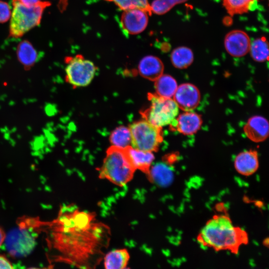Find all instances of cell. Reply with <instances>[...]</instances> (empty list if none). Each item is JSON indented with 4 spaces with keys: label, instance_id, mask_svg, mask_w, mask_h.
Segmentation results:
<instances>
[{
    "label": "cell",
    "instance_id": "ffe728a7",
    "mask_svg": "<svg viewBox=\"0 0 269 269\" xmlns=\"http://www.w3.org/2000/svg\"><path fill=\"white\" fill-rule=\"evenodd\" d=\"M170 59L173 65L176 68L185 69L192 63L194 60L193 53L187 47L180 46L172 51Z\"/></svg>",
    "mask_w": 269,
    "mask_h": 269
},
{
    "label": "cell",
    "instance_id": "52a82bcc",
    "mask_svg": "<svg viewBox=\"0 0 269 269\" xmlns=\"http://www.w3.org/2000/svg\"><path fill=\"white\" fill-rule=\"evenodd\" d=\"M65 80L73 88L88 86L93 80L97 70L95 64L82 55L65 58Z\"/></svg>",
    "mask_w": 269,
    "mask_h": 269
},
{
    "label": "cell",
    "instance_id": "30bf717a",
    "mask_svg": "<svg viewBox=\"0 0 269 269\" xmlns=\"http://www.w3.org/2000/svg\"><path fill=\"white\" fill-rule=\"evenodd\" d=\"M173 99L179 109L183 111H192L199 104L201 95L195 85L186 83L178 86Z\"/></svg>",
    "mask_w": 269,
    "mask_h": 269
},
{
    "label": "cell",
    "instance_id": "cb8c5ba5",
    "mask_svg": "<svg viewBox=\"0 0 269 269\" xmlns=\"http://www.w3.org/2000/svg\"><path fill=\"white\" fill-rule=\"evenodd\" d=\"M228 13L233 16L247 12L254 0H222Z\"/></svg>",
    "mask_w": 269,
    "mask_h": 269
},
{
    "label": "cell",
    "instance_id": "ac0fdd59",
    "mask_svg": "<svg viewBox=\"0 0 269 269\" xmlns=\"http://www.w3.org/2000/svg\"><path fill=\"white\" fill-rule=\"evenodd\" d=\"M130 255L126 249H116L107 253L104 257V265L106 269L127 268Z\"/></svg>",
    "mask_w": 269,
    "mask_h": 269
},
{
    "label": "cell",
    "instance_id": "5b68a950",
    "mask_svg": "<svg viewBox=\"0 0 269 269\" xmlns=\"http://www.w3.org/2000/svg\"><path fill=\"white\" fill-rule=\"evenodd\" d=\"M148 99L150 106L141 114L144 120L151 124L162 128L169 125L178 115L179 109L173 98L149 93Z\"/></svg>",
    "mask_w": 269,
    "mask_h": 269
},
{
    "label": "cell",
    "instance_id": "277c9868",
    "mask_svg": "<svg viewBox=\"0 0 269 269\" xmlns=\"http://www.w3.org/2000/svg\"><path fill=\"white\" fill-rule=\"evenodd\" d=\"M99 171V178L123 186L133 178L135 170L130 163L124 149L111 146Z\"/></svg>",
    "mask_w": 269,
    "mask_h": 269
},
{
    "label": "cell",
    "instance_id": "ba28073f",
    "mask_svg": "<svg viewBox=\"0 0 269 269\" xmlns=\"http://www.w3.org/2000/svg\"><path fill=\"white\" fill-rule=\"evenodd\" d=\"M123 11L120 22L123 30L127 34H137L146 28L148 22L149 14L147 11L138 8Z\"/></svg>",
    "mask_w": 269,
    "mask_h": 269
},
{
    "label": "cell",
    "instance_id": "44dd1931",
    "mask_svg": "<svg viewBox=\"0 0 269 269\" xmlns=\"http://www.w3.org/2000/svg\"><path fill=\"white\" fill-rule=\"evenodd\" d=\"M19 61L25 69L32 66L37 59V53L32 45L27 41L21 42L17 48Z\"/></svg>",
    "mask_w": 269,
    "mask_h": 269
},
{
    "label": "cell",
    "instance_id": "d6986e66",
    "mask_svg": "<svg viewBox=\"0 0 269 269\" xmlns=\"http://www.w3.org/2000/svg\"><path fill=\"white\" fill-rule=\"evenodd\" d=\"M154 82L157 95L166 98H173L178 84L172 76L163 74Z\"/></svg>",
    "mask_w": 269,
    "mask_h": 269
},
{
    "label": "cell",
    "instance_id": "e0dca14e",
    "mask_svg": "<svg viewBox=\"0 0 269 269\" xmlns=\"http://www.w3.org/2000/svg\"><path fill=\"white\" fill-rule=\"evenodd\" d=\"M147 177L150 182L161 187H166L172 183L174 174L169 165L159 162L151 166Z\"/></svg>",
    "mask_w": 269,
    "mask_h": 269
},
{
    "label": "cell",
    "instance_id": "4dcf8cb0",
    "mask_svg": "<svg viewBox=\"0 0 269 269\" xmlns=\"http://www.w3.org/2000/svg\"><path fill=\"white\" fill-rule=\"evenodd\" d=\"M24 4L27 5H32L39 2L40 0H21Z\"/></svg>",
    "mask_w": 269,
    "mask_h": 269
},
{
    "label": "cell",
    "instance_id": "83f0119b",
    "mask_svg": "<svg viewBox=\"0 0 269 269\" xmlns=\"http://www.w3.org/2000/svg\"><path fill=\"white\" fill-rule=\"evenodd\" d=\"M113 1L123 10L132 8L133 0H113Z\"/></svg>",
    "mask_w": 269,
    "mask_h": 269
},
{
    "label": "cell",
    "instance_id": "7402d4cb",
    "mask_svg": "<svg viewBox=\"0 0 269 269\" xmlns=\"http://www.w3.org/2000/svg\"><path fill=\"white\" fill-rule=\"evenodd\" d=\"M110 140L112 146L125 149L131 146V136L129 128L124 126L115 129L111 133Z\"/></svg>",
    "mask_w": 269,
    "mask_h": 269
},
{
    "label": "cell",
    "instance_id": "1f68e13d",
    "mask_svg": "<svg viewBox=\"0 0 269 269\" xmlns=\"http://www.w3.org/2000/svg\"><path fill=\"white\" fill-rule=\"evenodd\" d=\"M107 0V1H113V0Z\"/></svg>",
    "mask_w": 269,
    "mask_h": 269
},
{
    "label": "cell",
    "instance_id": "7c38bea8",
    "mask_svg": "<svg viewBox=\"0 0 269 269\" xmlns=\"http://www.w3.org/2000/svg\"><path fill=\"white\" fill-rule=\"evenodd\" d=\"M202 124L201 116L192 111H184L178 115L169 125L171 130L184 135H190L196 134Z\"/></svg>",
    "mask_w": 269,
    "mask_h": 269
},
{
    "label": "cell",
    "instance_id": "6da1fadb",
    "mask_svg": "<svg viewBox=\"0 0 269 269\" xmlns=\"http://www.w3.org/2000/svg\"><path fill=\"white\" fill-rule=\"evenodd\" d=\"M62 213L58 235L61 251L69 263L78 268H95L109 246L110 227L98 221L95 213L75 205L66 207Z\"/></svg>",
    "mask_w": 269,
    "mask_h": 269
},
{
    "label": "cell",
    "instance_id": "5bb4252c",
    "mask_svg": "<svg viewBox=\"0 0 269 269\" xmlns=\"http://www.w3.org/2000/svg\"><path fill=\"white\" fill-rule=\"evenodd\" d=\"M259 166L258 152L255 150H246L239 153L234 159L236 170L244 176L254 174Z\"/></svg>",
    "mask_w": 269,
    "mask_h": 269
},
{
    "label": "cell",
    "instance_id": "8fae6325",
    "mask_svg": "<svg viewBox=\"0 0 269 269\" xmlns=\"http://www.w3.org/2000/svg\"><path fill=\"white\" fill-rule=\"evenodd\" d=\"M251 41L248 35L244 31L234 30L225 36L224 45L227 52L231 56L240 57L250 51Z\"/></svg>",
    "mask_w": 269,
    "mask_h": 269
},
{
    "label": "cell",
    "instance_id": "2e32d148",
    "mask_svg": "<svg viewBox=\"0 0 269 269\" xmlns=\"http://www.w3.org/2000/svg\"><path fill=\"white\" fill-rule=\"evenodd\" d=\"M164 65L161 60L153 55L142 58L138 66V71L143 78L152 81H155L163 74Z\"/></svg>",
    "mask_w": 269,
    "mask_h": 269
},
{
    "label": "cell",
    "instance_id": "7a4b0ae2",
    "mask_svg": "<svg viewBox=\"0 0 269 269\" xmlns=\"http://www.w3.org/2000/svg\"><path fill=\"white\" fill-rule=\"evenodd\" d=\"M198 242L202 246L216 251H229L238 254L242 245L248 243L247 233L235 226L226 214L214 215L208 221L197 236Z\"/></svg>",
    "mask_w": 269,
    "mask_h": 269
},
{
    "label": "cell",
    "instance_id": "3957f363",
    "mask_svg": "<svg viewBox=\"0 0 269 269\" xmlns=\"http://www.w3.org/2000/svg\"><path fill=\"white\" fill-rule=\"evenodd\" d=\"M50 5L48 1H41L27 5L21 0H12L10 15L9 34L19 38L39 24L44 10Z\"/></svg>",
    "mask_w": 269,
    "mask_h": 269
},
{
    "label": "cell",
    "instance_id": "f1b7e54d",
    "mask_svg": "<svg viewBox=\"0 0 269 269\" xmlns=\"http://www.w3.org/2000/svg\"><path fill=\"white\" fill-rule=\"evenodd\" d=\"M11 263L4 256L0 255V269H13Z\"/></svg>",
    "mask_w": 269,
    "mask_h": 269
},
{
    "label": "cell",
    "instance_id": "484cf974",
    "mask_svg": "<svg viewBox=\"0 0 269 269\" xmlns=\"http://www.w3.org/2000/svg\"><path fill=\"white\" fill-rule=\"evenodd\" d=\"M11 13L9 5L5 2L0 1V23L7 21L10 17Z\"/></svg>",
    "mask_w": 269,
    "mask_h": 269
},
{
    "label": "cell",
    "instance_id": "9a60e30c",
    "mask_svg": "<svg viewBox=\"0 0 269 269\" xmlns=\"http://www.w3.org/2000/svg\"><path fill=\"white\" fill-rule=\"evenodd\" d=\"M133 168L138 169L147 175L154 159L153 152L143 151L129 146L124 149Z\"/></svg>",
    "mask_w": 269,
    "mask_h": 269
},
{
    "label": "cell",
    "instance_id": "603a6c76",
    "mask_svg": "<svg viewBox=\"0 0 269 269\" xmlns=\"http://www.w3.org/2000/svg\"><path fill=\"white\" fill-rule=\"evenodd\" d=\"M249 51L252 58L255 61L263 62L268 60L269 44L266 37L257 38L251 43Z\"/></svg>",
    "mask_w": 269,
    "mask_h": 269
},
{
    "label": "cell",
    "instance_id": "9c48e42d",
    "mask_svg": "<svg viewBox=\"0 0 269 269\" xmlns=\"http://www.w3.org/2000/svg\"><path fill=\"white\" fill-rule=\"evenodd\" d=\"M9 254L14 256H22L28 254L34 245V239L29 233L22 229L11 231L5 239Z\"/></svg>",
    "mask_w": 269,
    "mask_h": 269
},
{
    "label": "cell",
    "instance_id": "4316f807",
    "mask_svg": "<svg viewBox=\"0 0 269 269\" xmlns=\"http://www.w3.org/2000/svg\"><path fill=\"white\" fill-rule=\"evenodd\" d=\"M132 8L140 9L147 11L150 14L152 13L150 4L148 0H133Z\"/></svg>",
    "mask_w": 269,
    "mask_h": 269
},
{
    "label": "cell",
    "instance_id": "4fadbf2b",
    "mask_svg": "<svg viewBox=\"0 0 269 269\" xmlns=\"http://www.w3.org/2000/svg\"><path fill=\"white\" fill-rule=\"evenodd\" d=\"M243 130L247 137L252 141L262 142L269 136V124L264 117L254 116L248 119Z\"/></svg>",
    "mask_w": 269,
    "mask_h": 269
},
{
    "label": "cell",
    "instance_id": "f546056e",
    "mask_svg": "<svg viewBox=\"0 0 269 269\" xmlns=\"http://www.w3.org/2000/svg\"><path fill=\"white\" fill-rule=\"evenodd\" d=\"M6 235L3 230L0 227V247L5 240Z\"/></svg>",
    "mask_w": 269,
    "mask_h": 269
},
{
    "label": "cell",
    "instance_id": "8992f818",
    "mask_svg": "<svg viewBox=\"0 0 269 269\" xmlns=\"http://www.w3.org/2000/svg\"><path fill=\"white\" fill-rule=\"evenodd\" d=\"M161 129L144 119L133 123L129 127L131 146L143 151H156L163 139Z\"/></svg>",
    "mask_w": 269,
    "mask_h": 269
},
{
    "label": "cell",
    "instance_id": "d4e9b609",
    "mask_svg": "<svg viewBox=\"0 0 269 269\" xmlns=\"http://www.w3.org/2000/svg\"><path fill=\"white\" fill-rule=\"evenodd\" d=\"M188 0H154L150 4L151 12L156 14L167 12L175 5Z\"/></svg>",
    "mask_w": 269,
    "mask_h": 269
}]
</instances>
